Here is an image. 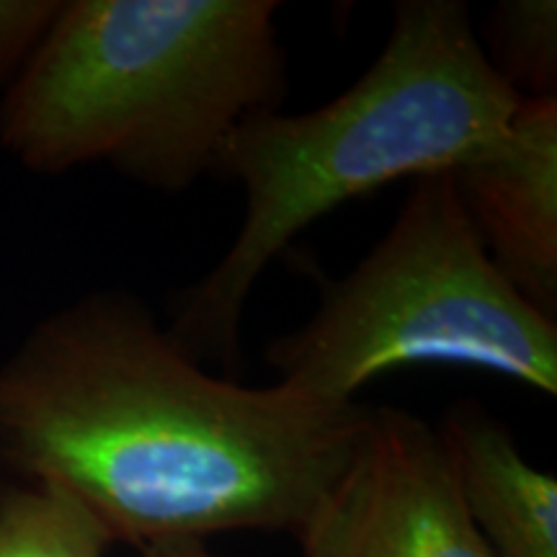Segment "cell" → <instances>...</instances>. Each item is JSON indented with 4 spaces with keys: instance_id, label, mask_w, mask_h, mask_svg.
Here are the masks:
<instances>
[{
    "instance_id": "obj_2",
    "label": "cell",
    "mask_w": 557,
    "mask_h": 557,
    "mask_svg": "<svg viewBox=\"0 0 557 557\" xmlns=\"http://www.w3.org/2000/svg\"><path fill=\"white\" fill-rule=\"evenodd\" d=\"M521 96L487 60L462 0H406L364 75L302 114L250 116L218 176L246 194L222 259L176 299L173 341L199 364H240V329L259 278L333 209L395 184L451 171L511 122Z\"/></svg>"
},
{
    "instance_id": "obj_10",
    "label": "cell",
    "mask_w": 557,
    "mask_h": 557,
    "mask_svg": "<svg viewBox=\"0 0 557 557\" xmlns=\"http://www.w3.org/2000/svg\"><path fill=\"white\" fill-rule=\"evenodd\" d=\"M58 5L60 0H0V83L18 73Z\"/></svg>"
},
{
    "instance_id": "obj_5",
    "label": "cell",
    "mask_w": 557,
    "mask_h": 557,
    "mask_svg": "<svg viewBox=\"0 0 557 557\" xmlns=\"http://www.w3.org/2000/svg\"><path fill=\"white\" fill-rule=\"evenodd\" d=\"M302 557H493L436 429L369 408L344 470L295 532Z\"/></svg>"
},
{
    "instance_id": "obj_6",
    "label": "cell",
    "mask_w": 557,
    "mask_h": 557,
    "mask_svg": "<svg viewBox=\"0 0 557 557\" xmlns=\"http://www.w3.org/2000/svg\"><path fill=\"white\" fill-rule=\"evenodd\" d=\"M447 173L496 267L555 320L557 96L521 101L504 132Z\"/></svg>"
},
{
    "instance_id": "obj_4",
    "label": "cell",
    "mask_w": 557,
    "mask_h": 557,
    "mask_svg": "<svg viewBox=\"0 0 557 557\" xmlns=\"http://www.w3.org/2000/svg\"><path fill=\"white\" fill-rule=\"evenodd\" d=\"M267 359L276 382L338 406L406 367L478 369L557 395V323L496 267L447 171L416 178L385 238Z\"/></svg>"
},
{
    "instance_id": "obj_7",
    "label": "cell",
    "mask_w": 557,
    "mask_h": 557,
    "mask_svg": "<svg viewBox=\"0 0 557 557\" xmlns=\"http://www.w3.org/2000/svg\"><path fill=\"white\" fill-rule=\"evenodd\" d=\"M436 434L491 555L557 557V480L521 455L506 423L459 400Z\"/></svg>"
},
{
    "instance_id": "obj_9",
    "label": "cell",
    "mask_w": 557,
    "mask_h": 557,
    "mask_svg": "<svg viewBox=\"0 0 557 557\" xmlns=\"http://www.w3.org/2000/svg\"><path fill=\"white\" fill-rule=\"evenodd\" d=\"M493 67L521 99L557 96V3L504 0L480 34Z\"/></svg>"
},
{
    "instance_id": "obj_8",
    "label": "cell",
    "mask_w": 557,
    "mask_h": 557,
    "mask_svg": "<svg viewBox=\"0 0 557 557\" xmlns=\"http://www.w3.org/2000/svg\"><path fill=\"white\" fill-rule=\"evenodd\" d=\"M114 537L86 506L52 485L0 493V557H107Z\"/></svg>"
},
{
    "instance_id": "obj_3",
    "label": "cell",
    "mask_w": 557,
    "mask_h": 557,
    "mask_svg": "<svg viewBox=\"0 0 557 557\" xmlns=\"http://www.w3.org/2000/svg\"><path fill=\"white\" fill-rule=\"evenodd\" d=\"M276 16V0H60L0 101V145L47 176L109 163L189 191L287 96Z\"/></svg>"
},
{
    "instance_id": "obj_1",
    "label": "cell",
    "mask_w": 557,
    "mask_h": 557,
    "mask_svg": "<svg viewBox=\"0 0 557 557\" xmlns=\"http://www.w3.org/2000/svg\"><path fill=\"white\" fill-rule=\"evenodd\" d=\"M367 410L218 377L137 297L96 292L39 320L0 364V468L60 487L137 549L295 537Z\"/></svg>"
},
{
    "instance_id": "obj_11",
    "label": "cell",
    "mask_w": 557,
    "mask_h": 557,
    "mask_svg": "<svg viewBox=\"0 0 557 557\" xmlns=\"http://www.w3.org/2000/svg\"><path fill=\"white\" fill-rule=\"evenodd\" d=\"M137 557H220L207 547L201 540H178V542H160L137 549Z\"/></svg>"
}]
</instances>
